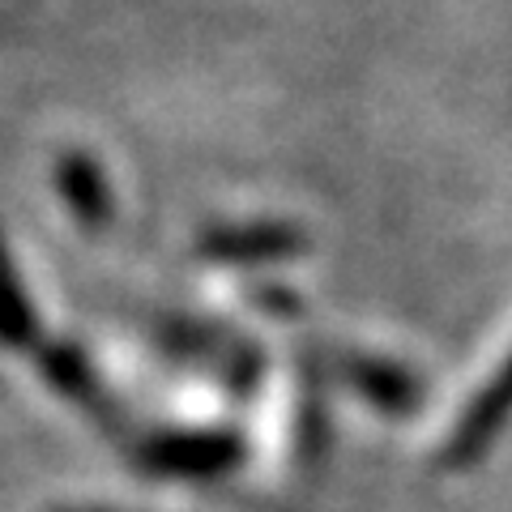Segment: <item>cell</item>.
I'll return each instance as SVG.
<instances>
[{
	"mask_svg": "<svg viewBox=\"0 0 512 512\" xmlns=\"http://www.w3.org/2000/svg\"><path fill=\"white\" fill-rule=\"evenodd\" d=\"M0 342L13 346V350H35L39 346V320H35V312H30L18 278H13V265H9L5 248H0Z\"/></svg>",
	"mask_w": 512,
	"mask_h": 512,
	"instance_id": "3",
	"label": "cell"
},
{
	"mask_svg": "<svg viewBox=\"0 0 512 512\" xmlns=\"http://www.w3.org/2000/svg\"><path fill=\"white\" fill-rule=\"evenodd\" d=\"M60 188H64V197H69L73 210L82 214V222H90V227H99V222L111 218L107 184L86 158H64L60 163Z\"/></svg>",
	"mask_w": 512,
	"mask_h": 512,
	"instance_id": "5",
	"label": "cell"
},
{
	"mask_svg": "<svg viewBox=\"0 0 512 512\" xmlns=\"http://www.w3.org/2000/svg\"><path fill=\"white\" fill-rule=\"evenodd\" d=\"M201 248L218 261H278V256L299 252V235L286 227H239L205 235Z\"/></svg>",
	"mask_w": 512,
	"mask_h": 512,
	"instance_id": "2",
	"label": "cell"
},
{
	"mask_svg": "<svg viewBox=\"0 0 512 512\" xmlns=\"http://www.w3.org/2000/svg\"><path fill=\"white\" fill-rule=\"evenodd\" d=\"M248 448L231 431H175V436H154L137 448L141 470L158 478H188V483H210L244 466Z\"/></svg>",
	"mask_w": 512,
	"mask_h": 512,
	"instance_id": "1",
	"label": "cell"
},
{
	"mask_svg": "<svg viewBox=\"0 0 512 512\" xmlns=\"http://www.w3.org/2000/svg\"><path fill=\"white\" fill-rule=\"evenodd\" d=\"M35 355H39V367H43V376L52 389H60L64 397H73V402H94V393H99V384H94V372H90V363L86 355L77 346L69 342H60V346H35Z\"/></svg>",
	"mask_w": 512,
	"mask_h": 512,
	"instance_id": "4",
	"label": "cell"
}]
</instances>
